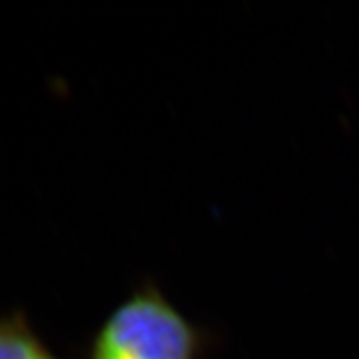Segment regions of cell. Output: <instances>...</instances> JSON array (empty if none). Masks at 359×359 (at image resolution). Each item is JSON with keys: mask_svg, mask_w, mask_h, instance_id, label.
<instances>
[{"mask_svg": "<svg viewBox=\"0 0 359 359\" xmlns=\"http://www.w3.org/2000/svg\"><path fill=\"white\" fill-rule=\"evenodd\" d=\"M0 359H61L32 328L22 312L0 316Z\"/></svg>", "mask_w": 359, "mask_h": 359, "instance_id": "7a4b0ae2", "label": "cell"}, {"mask_svg": "<svg viewBox=\"0 0 359 359\" xmlns=\"http://www.w3.org/2000/svg\"><path fill=\"white\" fill-rule=\"evenodd\" d=\"M208 339L154 284L127 297L101 325L90 359H198Z\"/></svg>", "mask_w": 359, "mask_h": 359, "instance_id": "6da1fadb", "label": "cell"}]
</instances>
